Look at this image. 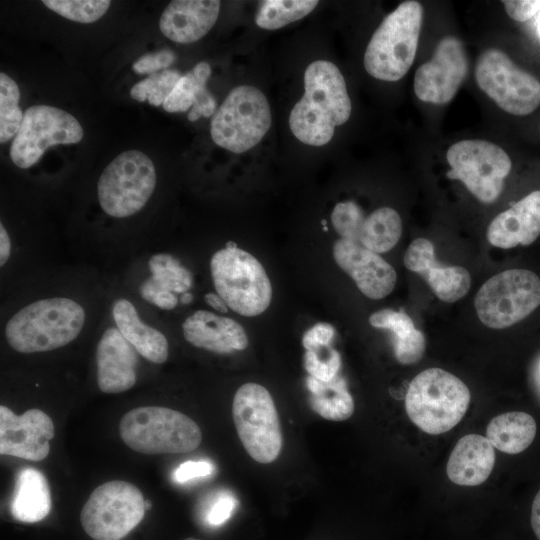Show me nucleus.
I'll use <instances>...</instances> for the list:
<instances>
[{
  "label": "nucleus",
  "mask_w": 540,
  "mask_h": 540,
  "mask_svg": "<svg viewBox=\"0 0 540 540\" xmlns=\"http://www.w3.org/2000/svg\"><path fill=\"white\" fill-rule=\"evenodd\" d=\"M304 90L290 112L291 132L304 144L323 146L351 115L344 77L332 62L317 60L305 70Z\"/></svg>",
  "instance_id": "f257e3e1"
},
{
  "label": "nucleus",
  "mask_w": 540,
  "mask_h": 540,
  "mask_svg": "<svg viewBox=\"0 0 540 540\" xmlns=\"http://www.w3.org/2000/svg\"><path fill=\"white\" fill-rule=\"evenodd\" d=\"M85 323V311L67 297L44 298L19 309L5 325V338L15 351H52L72 342Z\"/></svg>",
  "instance_id": "f03ea898"
},
{
  "label": "nucleus",
  "mask_w": 540,
  "mask_h": 540,
  "mask_svg": "<svg viewBox=\"0 0 540 540\" xmlns=\"http://www.w3.org/2000/svg\"><path fill=\"white\" fill-rule=\"evenodd\" d=\"M471 395L458 377L440 368L420 372L411 381L405 410L422 431L437 435L456 426L464 417Z\"/></svg>",
  "instance_id": "7ed1b4c3"
},
{
  "label": "nucleus",
  "mask_w": 540,
  "mask_h": 540,
  "mask_svg": "<svg viewBox=\"0 0 540 540\" xmlns=\"http://www.w3.org/2000/svg\"><path fill=\"white\" fill-rule=\"evenodd\" d=\"M423 8L405 1L373 33L364 54L365 70L374 78L395 82L409 71L416 56Z\"/></svg>",
  "instance_id": "20e7f679"
},
{
  "label": "nucleus",
  "mask_w": 540,
  "mask_h": 540,
  "mask_svg": "<svg viewBox=\"0 0 540 540\" xmlns=\"http://www.w3.org/2000/svg\"><path fill=\"white\" fill-rule=\"evenodd\" d=\"M119 433L129 448L147 455L188 453L202 441L201 429L195 421L161 406L128 411L120 420Z\"/></svg>",
  "instance_id": "39448f33"
},
{
  "label": "nucleus",
  "mask_w": 540,
  "mask_h": 540,
  "mask_svg": "<svg viewBox=\"0 0 540 540\" xmlns=\"http://www.w3.org/2000/svg\"><path fill=\"white\" fill-rule=\"evenodd\" d=\"M210 272L217 294L239 315L257 316L269 307L272 286L264 267L235 243L213 254Z\"/></svg>",
  "instance_id": "423d86ee"
},
{
  "label": "nucleus",
  "mask_w": 540,
  "mask_h": 540,
  "mask_svg": "<svg viewBox=\"0 0 540 540\" xmlns=\"http://www.w3.org/2000/svg\"><path fill=\"white\" fill-rule=\"evenodd\" d=\"M272 122L270 105L261 90L251 85L232 89L214 113L210 134L218 146L243 153L256 146Z\"/></svg>",
  "instance_id": "0eeeda50"
},
{
  "label": "nucleus",
  "mask_w": 540,
  "mask_h": 540,
  "mask_svg": "<svg viewBox=\"0 0 540 540\" xmlns=\"http://www.w3.org/2000/svg\"><path fill=\"white\" fill-rule=\"evenodd\" d=\"M155 186L156 170L150 157L128 150L116 156L100 175L98 201L107 215L126 218L146 205Z\"/></svg>",
  "instance_id": "6e6552de"
},
{
  "label": "nucleus",
  "mask_w": 540,
  "mask_h": 540,
  "mask_svg": "<svg viewBox=\"0 0 540 540\" xmlns=\"http://www.w3.org/2000/svg\"><path fill=\"white\" fill-rule=\"evenodd\" d=\"M232 415L239 439L251 458L262 464L276 460L283 437L269 391L257 383L243 384L234 395Z\"/></svg>",
  "instance_id": "1a4fd4ad"
},
{
  "label": "nucleus",
  "mask_w": 540,
  "mask_h": 540,
  "mask_svg": "<svg viewBox=\"0 0 540 540\" xmlns=\"http://www.w3.org/2000/svg\"><path fill=\"white\" fill-rule=\"evenodd\" d=\"M145 499L133 484L111 480L93 490L84 504L80 521L94 540H121L145 515Z\"/></svg>",
  "instance_id": "9d476101"
},
{
  "label": "nucleus",
  "mask_w": 540,
  "mask_h": 540,
  "mask_svg": "<svg viewBox=\"0 0 540 540\" xmlns=\"http://www.w3.org/2000/svg\"><path fill=\"white\" fill-rule=\"evenodd\" d=\"M474 305L480 321L487 327H509L540 305V278L526 269L498 273L482 285Z\"/></svg>",
  "instance_id": "9b49d317"
},
{
  "label": "nucleus",
  "mask_w": 540,
  "mask_h": 540,
  "mask_svg": "<svg viewBox=\"0 0 540 540\" xmlns=\"http://www.w3.org/2000/svg\"><path fill=\"white\" fill-rule=\"evenodd\" d=\"M446 159L451 167L446 176L460 180L483 203L497 200L512 168L511 159L500 146L478 139L454 143Z\"/></svg>",
  "instance_id": "f8f14e48"
},
{
  "label": "nucleus",
  "mask_w": 540,
  "mask_h": 540,
  "mask_svg": "<svg viewBox=\"0 0 540 540\" xmlns=\"http://www.w3.org/2000/svg\"><path fill=\"white\" fill-rule=\"evenodd\" d=\"M475 79L479 88L507 113L525 116L540 105V82L501 50L488 49L479 56Z\"/></svg>",
  "instance_id": "ddd939ff"
},
{
  "label": "nucleus",
  "mask_w": 540,
  "mask_h": 540,
  "mask_svg": "<svg viewBox=\"0 0 540 540\" xmlns=\"http://www.w3.org/2000/svg\"><path fill=\"white\" fill-rule=\"evenodd\" d=\"M83 134L78 120L65 110L48 105L31 106L24 112L11 144L10 158L16 166L27 169L36 164L50 146L78 143Z\"/></svg>",
  "instance_id": "4468645a"
},
{
  "label": "nucleus",
  "mask_w": 540,
  "mask_h": 540,
  "mask_svg": "<svg viewBox=\"0 0 540 540\" xmlns=\"http://www.w3.org/2000/svg\"><path fill=\"white\" fill-rule=\"evenodd\" d=\"M468 72V58L455 36L442 38L432 58L414 76V92L423 102L446 104L456 95Z\"/></svg>",
  "instance_id": "2eb2a0df"
},
{
  "label": "nucleus",
  "mask_w": 540,
  "mask_h": 540,
  "mask_svg": "<svg viewBox=\"0 0 540 540\" xmlns=\"http://www.w3.org/2000/svg\"><path fill=\"white\" fill-rule=\"evenodd\" d=\"M53 438V421L42 410L32 408L17 415L7 406H0L1 455L42 461L49 455Z\"/></svg>",
  "instance_id": "dca6fc26"
},
{
  "label": "nucleus",
  "mask_w": 540,
  "mask_h": 540,
  "mask_svg": "<svg viewBox=\"0 0 540 540\" xmlns=\"http://www.w3.org/2000/svg\"><path fill=\"white\" fill-rule=\"evenodd\" d=\"M333 257L336 264L368 298L382 299L393 291L397 280L396 271L378 253L340 238L333 245Z\"/></svg>",
  "instance_id": "f3484780"
},
{
  "label": "nucleus",
  "mask_w": 540,
  "mask_h": 540,
  "mask_svg": "<svg viewBox=\"0 0 540 540\" xmlns=\"http://www.w3.org/2000/svg\"><path fill=\"white\" fill-rule=\"evenodd\" d=\"M404 265L419 274L444 302L458 301L470 289L469 272L461 266H442L438 263L433 244L425 238H416L410 243L404 255Z\"/></svg>",
  "instance_id": "a211bd4d"
},
{
  "label": "nucleus",
  "mask_w": 540,
  "mask_h": 540,
  "mask_svg": "<svg viewBox=\"0 0 540 540\" xmlns=\"http://www.w3.org/2000/svg\"><path fill=\"white\" fill-rule=\"evenodd\" d=\"M137 353L117 327H109L103 332L96 349L97 384L100 391L117 394L135 385Z\"/></svg>",
  "instance_id": "6ab92c4d"
},
{
  "label": "nucleus",
  "mask_w": 540,
  "mask_h": 540,
  "mask_svg": "<svg viewBox=\"0 0 540 540\" xmlns=\"http://www.w3.org/2000/svg\"><path fill=\"white\" fill-rule=\"evenodd\" d=\"M182 331L191 345L218 354L242 351L248 346L247 334L238 322L207 310H197L188 316Z\"/></svg>",
  "instance_id": "aec40b11"
},
{
  "label": "nucleus",
  "mask_w": 540,
  "mask_h": 540,
  "mask_svg": "<svg viewBox=\"0 0 540 540\" xmlns=\"http://www.w3.org/2000/svg\"><path fill=\"white\" fill-rule=\"evenodd\" d=\"M540 235V190H535L498 214L487 229V239L495 247L510 249L529 245Z\"/></svg>",
  "instance_id": "412c9836"
},
{
  "label": "nucleus",
  "mask_w": 540,
  "mask_h": 540,
  "mask_svg": "<svg viewBox=\"0 0 540 540\" xmlns=\"http://www.w3.org/2000/svg\"><path fill=\"white\" fill-rule=\"evenodd\" d=\"M220 11L218 0H175L162 12L159 28L173 42L189 44L205 36Z\"/></svg>",
  "instance_id": "4be33fe9"
},
{
  "label": "nucleus",
  "mask_w": 540,
  "mask_h": 540,
  "mask_svg": "<svg viewBox=\"0 0 540 540\" xmlns=\"http://www.w3.org/2000/svg\"><path fill=\"white\" fill-rule=\"evenodd\" d=\"M148 266L151 275L140 285L141 297L160 309H174L179 303L177 294L183 295L192 287L191 272L167 253L152 255Z\"/></svg>",
  "instance_id": "5701e85b"
},
{
  "label": "nucleus",
  "mask_w": 540,
  "mask_h": 540,
  "mask_svg": "<svg viewBox=\"0 0 540 540\" xmlns=\"http://www.w3.org/2000/svg\"><path fill=\"white\" fill-rule=\"evenodd\" d=\"M495 460L494 447L486 437L468 434L460 438L451 451L447 476L455 484L477 486L487 480Z\"/></svg>",
  "instance_id": "b1692460"
},
{
  "label": "nucleus",
  "mask_w": 540,
  "mask_h": 540,
  "mask_svg": "<svg viewBox=\"0 0 540 540\" xmlns=\"http://www.w3.org/2000/svg\"><path fill=\"white\" fill-rule=\"evenodd\" d=\"M112 315L117 329L142 357L156 364L167 360L169 346L166 337L156 328L145 324L129 300H116Z\"/></svg>",
  "instance_id": "393cba45"
},
{
  "label": "nucleus",
  "mask_w": 540,
  "mask_h": 540,
  "mask_svg": "<svg viewBox=\"0 0 540 540\" xmlns=\"http://www.w3.org/2000/svg\"><path fill=\"white\" fill-rule=\"evenodd\" d=\"M210 75V65L205 61L199 62L192 71L181 76L163 103L164 110L169 113L185 112L192 107L188 114L190 121L213 115L217 102L206 88Z\"/></svg>",
  "instance_id": "a878e982"
},
{
  "label": "nucleus",
  "mask_w": 540,
  "mask_h": 540,
  "mask_svg": "<svg viewBox=\"0 0 540 540\" xmlns=\"http://www.w3.org/2000/svg\"><path fill=\"white\" fill-rule=\"evenodd\" d=\"M51 506V491L44 474L31 467L20 470L10 502L11 515L18 521L35 523L49 514Z\"/></svg>",
  "instance_id": "bb28decb"
},
{
  "label": "nucleus",
  "mask_w": 540,
  "mask_h": 540,
  "mask_svg": "<svg viewBox=\"0 0 540 540\" xmlns=\"http://www.w3.org/2000/svg\"><path fill=\"white\" fill-rule=\"evenodd\" d=\"M369 324L392 333L394 354L399 363L409 365L422 358L426 346L425 337L403 310L376 311L370 315Z\"/></svg>",
  "instance_id": "cd10ccee"
},
{
  "label": "nucleus",
  "mask_w": 540,
  "mask_h": 540,
  "mask_svg": "<svg viewBox=\"0 0 540 540\" xmlns=\"http://www.w3.org/2000/svg\"><path fill=\"white\" fill-rule=\"evenodd\" d=\"M536 430V422L528 413L507 412L489 422L486 438L494 448L507 454H518L531 445Z\"/></svg>",
  "instance_id": "c85d7f7f"
},
{
  "label": "nucleus",
  "mask_w": 540,
  "mask_h": 540,
  "mask_svg": "<svg viewBox=\"0 0 540 540\" xmlns=\"http://www.w3.org/2000/svg\"><path fill=\"white\" fill-rule=\"evenodd\" d=\"M306 385L309 390V405L322 418L344 421L353 414L354 401L345 379L340 374L330 381L308 376Z\"/></svg>",
  "instance_id": "c756f323"
},
{
  "label": "nucleus",
  "mask_w": 540,
  "mask_h": 540,
  "mask_svg": "<svg viewBox=\"0 0 540 540\" xmlns=\"http://www.w3.org/2000/svg\"><path fill=\"white\" fill-rule=\"evenodd\" d=\"M402 234V221L397 211L381 207L367 216L361 226L358 244L375 252L391 250Z\"/></svg>",
  "instance_id": "7c9ffc66"
},
{
  "label": "nucleus",
  "mask_w": 540,
  "mask_h": 540,
  "mask_svg": "<svg viewBox=\"0 0 540 540\" xmlns=\"http://www.w3.org/2000/svg\"><path fill=\"white\" fill-rule=\"evenodd\" d=\"M318 4L316 0H265L255 15L256 24L266 30H276L308 15Z\"/></svg>",
  "instance_id": "2f4dec72"
},
{
  "label": "nucleus",
  "mask_w": 540,
  "mask_h": 540,
  "mask_svg": "<svg viewBox=\"0 0 540 540\" xmlns=\"http://www.w3.org/2000/svg\"><path fill=\"white\" fill-rule=\"evenodd\" d=\"M20 91L16 82L5 73H0V142L16 136L24 113L19 107Z\"/></svg>",
  "instance_id": "473e14b6"
},
{
  "label": "nucleus",
  "mask_w": 540,
  "mask_h": 540,
  "mask_svg": "<svg viewBox=\"0 0 540 540\" xmlns=\"http://www.w3.org/2000/svg\"><path fill=\"white\" fill-rule=\"evenodd\" d=\"M180 78L177 70H162L135 84L130 95L137 101L147 100L152 106L163 105Z\"/></svg>",
  "instance_id": "72a5a7b5"
},
{
  "label": "nucleus",
  "mask_w": 540,
  "mask_h": 540,
  "mask_svg": "<svg viewBox=\"0 0 540 540\" xmlns=\"http://www.w3.org/2000/svg\"><path fill=\"white\" fill-rule=\"evenodd\" d=\"M42 3L64 18L81 23L97 21L111 4L108 0H43Z\"/></svg>",
  "instance_id": "f704fd0d"
},
{
  "label": "nucleus",
  "mask_w": 540,
  "mask_h": 540,
  "mask_svg": "<svg viewBox=\"0 0 540 540\" xmlns=\"http://www.w3.org/2000/svg\"><path fill=\"white\" fill-rule=\"evenodd\" d=\"M361 207L353 201L337 203L331 214L333 228L341 239L358 243L361 226L365 220Z\"/></svg>",
  "instance_id": "c9c22d12"
},
{
  "label": "nucleus",
  "mask_w": 540,
  "mask_h": 540,
  "mask_svg": "<svg viewBox=\"0 0 540 540\" xmlns=\"http://www.w3.org/2000/svg\"><path fill=\"white\" fill-rule=\"evenodd\" d=\"M304 368L309 374L321 381H330L339 374L341 356L338 351L328 347L316 350H306L304 354Z\"/></svg>",
  "instance_id": "e433bc0d"
},
{
  "label": "nucleus",
  "mask_w": 540,
  "mask_h": 540,
  "mask_svg": "<svg viewBox=\"0 0 540 540\" xmlns=\"http://www.w3.org/2000/svg\"><path fill=\"white\" fill-rule=\"evenodd\" d=\"M175 60L173 51L164 49L141 56L134 62L132 69L137 74H154L166 70Z\"/></svg>",
  "instance_id": "4c0bfd02"
},
{
  "label": "nucleus",
  "mask_w": 540,
  "mask_h": 540,
  "mask_svg": "<svg viewBox=\"0 0 540 540\" xmlns=\"http://www.w3.org/2000/svg\"><path fill=\"white\" fill-rule=\"evenodd\" d=\"M335 336V329L329 323H317L307 330L302 337L305 350H316L330 346Z\"/></svg>",
  "instance_id": "58836bf2"
},
{
  "label": "nucleus",
  "mask_w": 540,
  "mask_h": 540,
  "mask_svg": "<svg viewBox=\"0 0 540 540\" xmlns=\"http://www.w3.org/2000/svg\"><path fill=\"white\" fill-rule=\"evenodd\" d=\"M214 467L207 461H186L180 464L173 473V480L185 483L195 478H202L212 474Z\"/></svg>",
  "instance_id": "ea45409f"
},
{
  "label": "nucleus",
  "mask_w": 540,
  "mask_h": 540,
  "mask_svg": "<svg viewBox=\"0 0 540 540\" xmlns=\"http://www.w3.org/2000/svg\"><path fill=\"white\" fill-rule=\"evenodd\" d=\"M236 505L237 501L234 496L229 494L221 495L208 511L206 516L207 522L213 526L223 524L230 518Z\"/></svg>",
  "instance_id": "a19ab883"
},
{
  "label": "nucleus",
  "mask_w": 540,
  "mask_h": 540,
  "mask_svg": "<svg viewBox=\"0 0 540 540\" xmlns=\"http://www.w3.org/2000/svg\"><path fill=\"white\" fill-rule=\"evenodd\" d=\"M503 6L513 20L525 22L539 13L540 0H506Z\"/></svg>",
  "instance_id": "79ce46f5"
},
{
  "label": "nucleus",
  "mask_w": 540,
  "mask_h": 540,
  "mask_svg": "<svg viewBox=\"0 0 540 540\" xmlns=\"http://www.w3.org/2000/svg\"><path fill=\"white\" fill-rule=\"evenodd\" d=\"M11 254V239L3 224H0V266L3 267Z\"/></svg>",
  "instance_id": "37998d69"
},
{
  "label": "nucleus",
  "mask_w": 540,
  "mask_h": 540,
  "mask_svg": "<svg viewBox=\"0 0 540 540\" xmlns=\"http://www.w3.org/2000/svg\"><path fill=\"white\" fill-rule=\"evenodd\" d=\"M531 526L535 536L540 540V490L535 495L531 508Z\"/></svg>",
  "instance_id": "c03bdc74"
},
{
  "label": "nucleus",
  "mask_w": 540,
  "mask_h": 540,
  "mask_svg": "<svg viewBox=\"0 0 540 540\" xmlns=\"http://www.w3.org/2000/svg\"><path fill=\"white\" fill-rule=\"evenodd\" d=\"M204 299H205V302L213 309L220 311L221 313L228 312L229 307L218 294L209 292L205 294Z\"/></svg>",
  "instance_id": "a18cd8bd"
},
{
  "label": "nucleus",
  "mask_w": 540,
  "mask_h": 540,
  "mask_svg": "<svg viewBox=\"0 0 540 540\" xmlns=\"http://www.w3.org/2000/svg\"><path fill=\"white\" fill-rule=\"evenodd\" d=\"M534 382L538 393L540 394V358L534 367Z\"/></svg>",
  "instance_id": "49530a36"
},
{
  "label": "nucleus",
  "mask_w": 540,
  "mask_h": 540,
  "mask_svg": "<svg viewBox=\"0 0 540 540\" xmlns=\"http://www.w3.org/2000/svg\"><path fill=\"white\" fill-rule=\"evenodd\" d=\"M192 299H193V295L191 293L187 292V293L181 295L180 300H181V303L188 304V303H190L192 301Z\"/></svg>",
  "instance_id": "de8ad7c7"
},
{
  "label": "nucleus",
  "mask_w": 540,
  "mask_h": 540,
  "mask_svg": "<svg viewBox=\"0 0 540 540\" xmlns=\"http://www.w3.org/2000/svg\"><path fill=\"white\" fill-rule=\"evenodd\" d=\"M152 507V502L150 500H145V509L146 511L150 510Z\"/></svg>",
  "instance_id": "09e8293b"
},
{
  "label": "nucleus",
  "mask_w": 540,
  "mask_h": 540,
  "mask_svg": "<svg viewBox=\"0 0 540 540\" xmlns=\"http://www.w3.org/2000/svg\"><path fill=\"white\" fill-rule=\"evenodd\" d=\"M537 29H538V33L540 35V11H539L538 16H537Z\"/></svg>",
  "instance_id": "8fccbe9b"
},
{
  "label": "nucleus",
  "mask_w": 540,
  "mask_h": 540,
  "mask_svg": "<svg viewBox=\"0 0 540 540\" xmlns=\"http://www.w3.org/2000/svg\"><path fill=\"white\" fill-rule=\"evenodd\" d=\"M185 540H199V539H195V538L189 537V538H186Z\"/></svg>",
  "instance_id": "3c124183"
}]
</instances>
